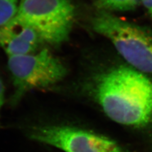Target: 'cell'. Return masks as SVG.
I'll list each match as a JSON object with an SVG mask.
<instances>
[{
    "mask_svg": "<svg viewBox=\"0 0 152 152\" xmlns=\"http://www.w3.org/2000/svg\"><path fill=\"white\" fill-rule=\"evenodd\" d=\"M109 118L144 127L152 121V81L133 68L117 66L95 76L88 86Z\"/></svg>",
    "mask_w": 152,
    "mask_h": 152,
    "instance_id": "6da1fadb",
    "label": "cell"
},
{
    "mask_svg": "<svg viewBox=\"0 0 152 152\" xmlns=\"http://www.w3.org/2000/svg\"><path fill=\"white\" fill-rule=\"evenodd\" d=\"M92 29L108 38L133 68L152 76V32L98 9L91 20Z\"/></svg>",
    "mask_w": 152,
    "mask_h": 152,
    "instance_id": "7a4b0ae2",
    "label": "cell"
},
{
    "mask_svg": "<svg viewBox=\"0 0 152 152\" xmlns=\"http://www.w3.org/2000/svg\"><path fill=\"white\" fill-rule=\"evenodd\" d=\"M7 67L14 86L11 100L14 104L31 91L54 87L68 73L64 62L48 48L8 57Z\"/></svg>",
    "mask_w": 152,
    "mask_h": 152,
    "instance_id": "3957f363",
    "label": "cell"
},
{
    "mask_svg": "<svg viewBox=\"0 0 152 152\" xmlns=\"http://www.w3.org/2000/svg\"><path fill=\"white\" fill-rule=\"evenodd\" d=\"M75 15L71 0H21L14 19L32 28L45 45L56 46L68 39Z\"/></svg>",
    "mask_w": 152,
    "mask_h": 152,
    "instance_id": "277c9868",
    "label": "cell"
},
{
    "mask_svg": "<svg viewBox=\"0 0 152 152\" xmlns=\"http://www.w3.org/2000/svg\"><path fill=\"white\" fill-rule=\"evenodd\" d=\"M26 134L33 141L64 152H127L107 137L72 125H35L28 129Z\"/></svg>",
    "mask_w": 152,
    "mask_h": 152,
    "instance_id": "5b68a950",
    "label": "cell"
},
{
    "mask_svg": "<svg viewBox=\"0 0 152 152\" xmlns=\"http://www.w3.org/2000/svg\"><path fill=\"white\" fill-rule=\"evenodd\" d=\"M45 44L32 28L15 19L0 28V49L8 57L29 54Z\"/></svg>",
    "mask_w": 152,
    "mask_h": 152,
    "instance_id": "8992f818",
    "label": "cell"
},
{
    "mask_svg": "<svg viewBox=\"0 0 152 152\" xmlns=\"http://www.w3.org/2000/svg\"><path fill=\"white\" fill-rule=\"evenodd\" d=\"M139 0H96L98 9L105 11H126L134 10Z\"/></svg>",
    "mask_w": 152,
    "mask_h": 152,
    "instance_id": "52a82bcc",
    "label": "cell"
},
{
    "mask_svg": "<svg viewBox=\"0 0 152 152\" xmlns=\"http://www.w3.org/2000/svg\"><path fill=\"white\" fill-rule=\"evenodd\" d=\"M19 5L18 0H0V28L15 16Z\"/></svg>",
    "mask_w": 152,
    "mask_h": 152,
    "instance_id": "ba28073f",
    "label": "cell"
},
{
    "mask_svg": "<svg viewBox=\"0 0 152 152\" xmlns=\"http://www.w3.org/2000/svg\"><path fill=\"white\" fill-rule=\"evenodd\" d=\"M5 99V87L3 82L0 78V125H1V110L4 105Z\"/></svg>",
    "mask_w": 152,
    "mask_h": 152,
    "instance_id": "9c48e42d",
    "label": "cell"
},
{
    "mask_svg": "<svg viewBox=\"0 0 152 152\" xmlns=\"http://www.w3.org/2000/svg\"><path fill=\"white\" fill-rule=\"evenodd\" d=\"M142 4L149 11L150 14L152 12V0H141Z\"/></svg>",
    "mask_w": 152,
    "mask_h": 152,
    "instance_id": "30bf717a",
    "label": "cell"
},
{
    "mask_svg": "<svg viewBox=\"0 0 152 152\" xmlns=\"http://www.w3.org/2000/svg\"><path fill=\"white\" fill-rule=\"evenodd\" d=\"M151 15L152 16V12H151Z\"/></svg>",
    "mask_w": 152,
    "mask_h": 152,
    "instance_id": "8fae6325",
    "label": "cell"
}]
</instances>
